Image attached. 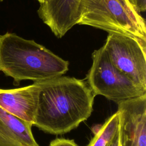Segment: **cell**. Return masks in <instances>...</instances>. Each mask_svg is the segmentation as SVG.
<instances>
[{
	"instance_id": "obj_1",
	"label": "cell",
	"mask_w": 146,
	"mask_h": 146,
	"mask_svg": "<svg viewBox=\"0 0 146 146\" xmlns=\"http://www.w3.org/2000/svg\"><path fill=\"white\" fill-rule=\"evenodd\" d=\"M35 82L39 92L33 125L39 129L64 134L91 116L95 96L86 80L60 76Z\"/></svg>"
},
{
	"instance_id": "obj_2",
	"label": "cell",
	"mask_w": 146,
	"mask_h": 146,
	"mask_svg": "<svg viewBox=\"0 0 146 146\" xmlns=\"http://www.w3.org/2000/svg\"><path fill=\"white\" fill-rule=\"evenodd\" d=\"M69 62L37 43L15 33L0 35V71L13 79L15 86L22 80L34 82L65 74Z\"/></svg>"
},
{
	"instance_id": "obj_3",
	"label": "cell",
	"mask_w": 146,
	"mask_h": 146,
	"mask_svg": "<svg viewBox=\"0 0 146 146\" xmlns=\"http://www.w3.org/2000/svg\"><path fill=\"white\" fill-rule=\"evenodd\" d=\"M77 24L146 42L145 19L128 0H80Z\"/></svg>"
},
{
	"instance_id": "obj_4",
	"label": "cell",
	"mask_w": 146,
	"mask_h": 146,
	"mask_svg": "<svg viewBox=\"0 0 146 146\" xmlns=\"http://www.w3.org/2000/svg\"><path fill=\"white\" fill-rule=\"evenodd\" d=\"M92 59L86 81L95 96H103L117 104L146 94V89L113 66L103 46L92 52Z\"/></svg>"
},
{
	"instance_id": "obj_5",
	"label": "cell",
	"mask_w": 146,
	"mask_h": 146,
	"mask_svg": "<svg viewBox=\"0 0 146 146\" xmlns=\"http://www.w3.org/2000/svg\"><path fill=\"white\" fill-rule=\"evenodd\" d=\"M103 46L116 68L146 89V42L128 35L108 33Z\"/></svg>"
},
{
	"instance_id": "obj_6",
	"label": "cell",
	"mask_w": 146,
	"mask_h": 146,
	"mask_svg": "<svg viewBox=\"0 0 146 146\" xmlns=\"http://www.w3.org/2000/svg\"><path fill=\"white\" fill-rule=\"evenodd\" d=\"M117 104L120 146H146V94Z\"/></svg>"
},
{
	"instance_id": "obj_7",
	"label": "cell",
	"mask_w": 146,
	"mask_h": 146,
	"mask_svg": "<svg viewBox=\"0 0 146 146\" xmlns=\"http://www.w3.org/2000/svg\"><path fill=\"white\" fill-rule=\"evenodd\" d=\"M80 0H46L40 3L38 14L53 34L61 38L78 21Z\"/></svg>"
},
{
	"instance_id": "obj_8",
	"label": "cell",
	"mask_w": 146,
	"mask_h": 146,
	"mask_svg": "<svg viewBox=\"0 0 146 146\" xmlns=\"http://www.w3.org/2000/svg\"><path fill=\"white\" fill-rule=\"evenodd\" d=\"M39 87L36 82L21 88H0V106L8 113L34 125Z\"/></svg>"
},
{
	"instance_id": "obj_9",
	"label": "cell",
	"mask_w": 146,
	"mask_h": 146,
	"mask_svg": "<svg viewBox=\"0 0 146 146\" xmlns=\"http://www.w3.org/2000/svg\"><path fill=\"white\" fill-rule=\"evenodd\" d=\"M32 126L0 106V146H39L33 135Z\"/></svg>"
},
{
	"instance_id": "obj_10",
	"label": "cell",
	"mask_w": 146,
	"mask_h": 146,
	"mask_svg": "<svg viewBox=\"0 0 146 146\" xmlns=\"http://www.w3.org/2000/svg\"><path fill=\"white\" fill-rule=\"evenodd\" d=\"M119 131V115L115 112L100 127L87 146H108Z\"/></svg>"
},
{
	"instance_id": "obj_11",
	"label": "cell",
	"mask_w": 146,
	"mask_h": 146,
	"mask_svg": "<svg viewBox=\"0 0 146 146\" xmlns=\"http://www.w3.org/2000/svg\"><path fill=\"white\" fill-rule=\"evenodd\" d=\"M49 146H79L73 140L64 138H56L52 140Z\"/></svg>"
},
{
	"instance_id": "obj_12",
	"label": "cell",
	"mask_w": 146,
	"mask_h": 146,
	"mask_svg": "<svg viewBox=\"0 0 146 146\" xmlns=\"http://www.w3.org/2000/svg\"><path fill=\"white\" fill-rule=\"evenodd\" d=\"M137 12H144L146 10V0H128Z\"/></svg>"
},
{
	"instance_id": "obj_13",
	"label": "cell",
	"mask_w": 146,
	"mask_h": 146,
	"mask_svg": "<svg viewBox=\"0 0 146 146\" xmlns=\"http://www.w3.org/2000/svg\"><path fill=\"white\" fill-rule=\"evenodd\" d=\"M108 146H120L119 145V131L114 137L111 143L108 145Z\"/></svg>"
},
{
	"instance_id": "obj_14",
	"label": "cell",
	"mask_w": 146,
	"mask_h": 146,
	"mask_svg": "<svg viewBox=\"0 0 146 146\" xmlns=\"http://www.w3.org/2000/svg\"><path fill=\"white\" fill-rule=\"evenodd\" d=\"M38 1H39V2L40 3H42V2H44L45 1H46V0H38Z\"/></svg>"
},
{
	"instance_id": "obj_15",
	"label": "cell",
	"mask_w": 146,
	"mask_h": 146,
	"mask_svg": "<svg viewBox=\"0 0 146 146\" xmlns=\"http://www.w3.org/2000/svg\"><path fill=\"white\" fill-rule=\"evenodd\" d=\"M3 0H0V2H2V1H3Z\"/></svg>"
},
{
	"instance_id": "obj_16",
	"label": "cell",
	"mask_w": 146,
	"mask_h": 146,
	"mask_svg": "<svg viewBox=\"0 0 146 146\" xmlns=\"http://www.w3.org/2000/svg\"></svg>"
}]
</instances>
